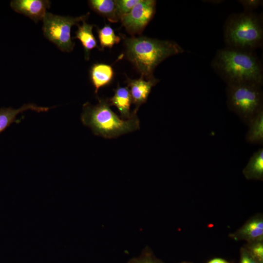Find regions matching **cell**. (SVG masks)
Masks as SVG:
<instances>
[{
  "mask_svg": "<svg viewBox=\"0 0 263 263\" xmlns=\"http://www.w3.org/2000/svg\"><path fill=\"white\" fill-rule=\"evenodd\" d=\"M50 5V1L47 0H14L10 3L13 10L36 22L43 20Z\"/></svg>",
  "mask_w": 263,
  "mask_h": 263,
  "instance_id": "ba28073f",
  "label": "cell"
},
{
  "mask_svg": "<svg viewBox=\"0 0 263 263\" xmlns=\"http://www.w3.org/2000/svg\"><path fill=\"white\" fill-rule=\"evenodd\" d=\"M97 98L96 105L88 102L84 104L81 115L82 123L90 128L95 135L113 138L140 129L136 113L132 112L131 118L123 120L111 110L108 99Z\"/></svg>",
  "mask_w": 263,
  "mask_h": 263,
  "instance_id": "3957f363",
  "label": "cell"
},
{
  "mask_svg": "<svg viewBox=\"0 0 263 263\" xmlns=\"http://www.w3.org/2000/svg\"><path fill=\"white\" fill-rule=\"evenodd\" d=\"M114 92L113 96L108 99L110 105L116 107L120 114L121 119L128 120L131 118L133 114L130 111L132 100L129 88L118 85Z\"/></svg>",
  "mask_w": 263,
  "mask_h": 263,
  "instance_id": "8fae6325",
  "label": "cell"
},
{
  "mask_svg": "<svg viewBox=\"0 0 263 263\" xmlns=\"http://www.w3.org/2000/svg\"><path fill=\"white\" fill-rule=\"evenodd\" d=\"M128 263H163L152 254L149 249H145L138 257L132 258Z\"/></svg>",
  "mask_w": 263,
  "mask_h": 263,
  "instance_id": "44dd1931",
  "label": "cell"
},
{
  "mask_svg": "<svg viewBox=\"0 0 263 263\" xmlns=\"http://www.w3.org/2000/svg\"><path fill=\"white\" fill-rule=\"evenodd\" d=\"M240 253L239 263H258L244 247L241 248Z\"/></svg>",
  "mask_w": 263,
  "mask_h": 263,
  "instance_id": "603a6c76",
  "label": "cell"
},
{
  "mask_svg": "<svg viewBox=\"0 0 263 263\" xmlns=\"http://www.w3.org/2000/svg\"><path fill=\"white\" fill-rule=\"evenodd\" d=\"M140 0H114L116 12L119 19L129 13Z\"/></svg>",
  "mask_w": 263,
  "mask_h": 263,
  "instance_id": "d6986e66",
  "label": "cell"
},
{
  "mask_svg": "<svg viewBox=\"0 0 263 263\" xmlns=\"http://www.w3.org/2000/svg\"><path fill=\"white\" fill-rule=\"evenodd\" d=\"M88 4L91 9L107 18L110 22H116L119 20L114 0H90Z\"/></svg>",
  "mask_w": 263,
  "mask_h": 263,
  "instance_id": "e0dca14e",
  "label": "cell"
},
{
  "mask_svg": "<svg viewBox=\"0 0 263 263\" xmlns=\"http://www.w3.org/2000/svg\"><path fill=\"white\" fill-rule=\"evenodd\" d=\"M98 38L101 49L105 47L111 48L120 41V37L116 36L113 29L109 25H106L97 29Z\"/></svg>",
  "mask_w": 263,
  "mask_h": 263,
  "instance_id": "ac0fdd59",
  "label": "cell"
},
{
  "mask_svg": "<svg viewBox=\"0 0 263 263\" xmlns=\"http://www.w3.org/2000/svg\"><path fill=\"white\" fill-rule=\"evenodd\" d=\"M244 247L258 263H263V241L247 243Z\"/></svg>",
  "mask_w": 263,
  "mask_h": 263,
  "instance_id": "ffe728a7",
  "label": "cell"
},
{
  "mask_svg": "<svg viewBox=\"0 0 263 263\" xmlns=\"http://www.w3.org/2000/svg\"><path fill=\"white\" fill-rule=\"evenodd\" d=\"M211 66L227 84L241 82L263 84V66L253 51L227 47L220 49Z\"/></svg>",
  "mask_w": 263,
  "mask_h": 263,
  "instance_id": "6da1fadb",
  "label": "cell"
},
{
  "mask_svg": "<svg viewBox=\"0 0 263 263\" xmlns=\"http://www.w3.org/2000/svg\"><path fill=\"white\" fill-rule=\"evenodd\" d=\"M207 263H230V262L222 258H215L209 261Z\"/></svg>",
  "mask_w": 263,
  "mask_h": 263,
  "instance_id": "cb8c5ba5",
  "label": "cell"
},
{
  "mask_svg": "<svg viewBox=\"0 0 263 263\" xmlns=\"http://www.w3.org/2000/svg\"><path fill=\"white\" fill-rule=\"evenodd\" d=\"M114 72L111 65L103 63L93 65L90 71V79L97 94L98 90L109 85L112 81Z\"/></svg>",
  "mask_w": 263,
  "mask_h": 263,
  "instance_id": "7c38bea8",
  "label": "cell"
},
{
  "mask_svg": "<svg viewBox=\"0 0 263 263\" xmlns=\"http://www.w3.org/2000/svg\"><path fill=\"white\" fill-rule=\"evenodd\" d=\"M243 174L246 179L263 181V148H260L252 154L243 169Z\"/></svg>",
  "mask_w": 263,
  "mask_h": 263,
  "instance_id": "9a60e30c",
  "label": "cell"
},
{
  "mask_svg": "<svg viewBox=\"0 0 263 263\" xmlns=\"http://www.w3.org/2000/svg\"><path fill=\"white\" fill-rule=\"evenodd\" d=\"M125 45L127 58L146 79L154 78V69L165 59L184 52L175 41L146 37L126 38Z\"/></svg>",
  "mask_w": 263,
  "mask_h": 263,
  "instance_id": "7a4b0ae2",
  "label": "cell"
},
{
  "mask_svg": "<svg viewBox=\"0 0 263 263\" xmlns=\"http://www.w3.org/2000/svg\"></svg>",
  "mask_w": 263,
  "mask_h": 263,
  "instance_id": "d4e9b609",
  "label": "cell"
},
{
  "mask_svg": "<svg viewBox=\"0 0 263 263\" xmlns=\"http://www.w3.org/2000/svg\"><path fill=\"white\" fill-rule=\"evenodd\" d=\"M155 8V0H140L120 20L128 33L132 35L140 34L153 18Z\"/></svg>",
  "mask_w": 263,
  "mask_h": 263,
  "instance_id": "52a82bcc",
  "label": "cell"
},
{
  "mask_svg": "<svg viewBox=\"0 0 263 263\" xmlns=\"http://www.w3.org/2000/svg\"><path fill=\"white\" fill-rule=\"evenodd\" d=\"M227 105L246 125L263 109L262 85L251 82L227 84Z\"/></svg>",
  "mask_w": 263,
  "mask_h": 263,
  "instance_id": "5b68a950",
  "label": "cell"
},
{
  "mask_svg": "<svg viewBox=\"0 0 263 263\" xmlns=\"http://www.w3.org/2000/svg\"><path fill=\"white\" fill-rule=\"evenodd\" d=\"M229 236L235 241L244 240L247 243L263 241V215L258 214L250 218Z\"/></svg>",
  "mask_w": 263,
  "mask_h": 263,
  "instance_id": "9c48e42d",
  "label": "cell"
},
{
  "mask_svg": "<svg viewBox=\"0 0 263 263\" xmlns=\"http://www.w3.org/2000/svg\"><path fill=\"white\" fill-rule=\"evenodd\" d=\"M158 82L159 79L155 77L150 79L142 77L131 79L127 77V87L130 90L132 103L135 105L133 113H137L139 107L147 101L151 88Z\"/></svg>",
  "mask_w": 263,
  "mask_h": 263,
  "instance_id": "30bf717a",
  "label": "cell"
},
{
  "mask_svg": "<svg viewBox=\"0 0 263 263\" xmlns=\"http://www.w3.org/2000/svg\"><path fill=\"white\" fill-rule=\"evenodd\" d=\"M51 108L39 107L34 104H24L18 109L11 108L0 109V133L9 126L12 123L18 122L17 115L27 110L35 111L37 112H47Z\"/></svg>",
  "mask_w": 263,
  "mask_h": 263,
  "instance_id": "4fadbf2b",
  "label": "cell"
},
{
  "mask_svg": "<svg viewBox=\"0 0 263 263\" xmlns=\"http://www.w3.org/2000/svg\"><path fill=\"white\" fill-rule=\"evenodd\" d=\"M244 9V11L252 12L253 10L258 8L263 4L261 0H238Z\"/></svg>",
  "mask_w": 263,
  "mask_h": 263,
  "instance_id": "7402d4cb",
  "label": "cell"
},
{
  "mask_svg": "<svg viewBox=\"0 0 263 263\" xmlns=\"http://www.w3.org/2000/svg\"><path fill=\"white\" fill-rule=\"evenodd\" d=\"M85 21H82L81 25H77L78 29L74 38L80 40L84 49V58L86 60H88L91 51L98 46L97 41L93 33L94 25L88 24Z\"/></svg>",
  "mask_w": 263,
  "mask_h": 263,
  "instance_id": "5bb4252c",
  "label": "cell"
},
{
  "mask_svg": "<svg viewBox=\"0 0 263 263\" xmlns=\"http://www.w3.org/2000/svg\"><path fill=\"white\" fill-rule=\"evenodd\" d=\"M224 35L227 47L253 51L262 45V18L253 11L233 14L225 22Z\"/></svg>",
  "mask_w": 263,
  "mask_h": 263,
  "instance_id": "277c9868",
  "label": "cell"
},
{
  "mask_svg": "<svg viewBox=\"0 0 263 263\" xmlns=\"http://www.w3.org/2000/svg\"><path fill=\"white\" fill-rule=\"evenodd\" d=\"M90 13L77 17L61 16L47 12L43 19L42 31L45 37L60 50L71 52L75 46L71 36L73 26L86 20Z\"/></svg>",
  "mask_w": 263,
  "mask_h": 263,
  "instance_id": "8992f818",
  "label": "cell"
},
{
  "mask_svg": "<svg viewBox=\"0 0 263 263\" xmlns=\"http://www.w3.org/2000/svg\"><path fill=\"white\" fill-rule=\"evenodd\" d=\"M245 140L249 144L263 145V109L260 111L247 125Z\"/></svg>",
  "mask_w": 263,
  "mask_h": 263,
  "instance_id": "2e32d148",
  "label": "cell"
}]
</instances>
